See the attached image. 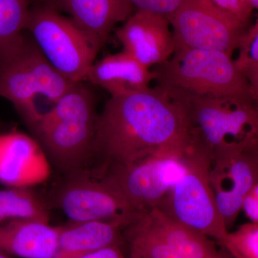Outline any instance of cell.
Instances as JSON below:
<instances>
[{"instance_id":"6da1fadb","label":"cell","mask_w":258,"mask_h":258,"mask_svg":"<svg viewBox=\"0 0 258 258\" xmlns=\"http://www.w3.org/2000/svg\"><path fill=\"white\" fill-rule=\"evenodd\" d=\"M191 142L181 107L158 87L111 96L97 120L94 171L128 165L161 151L185 152Z\"/></svg>"},{"instance_id":"52a82bcc","label":"cell","mask_w":258,"mask_h":258,"mask_svg":"<svg viewBox=\"0 0 258 258\" xmlns=\"http://www.w3.org/2000/svg\"><path fill=\"white\" fill-rule=\"evenodd\" d=\"M25 31L42 55L70 82L86 81L99 50L69 18L39 1L30 10Z\"/></svg>"},{"instance_id":"5b68a950","label":"cell","mask_w":258,"mask_h":258,"mask_svg":"<svg viewBox=\"0 0 258 258\" xmlns=\"http://www.w3.org/2000/svg\"><path fill=\"white\" fill-rule=\"evenodd\" d=\"M159 88L181 107L191 139L205 147L210 155L228 146L258 140L255 102L210 98Z\"/></svg>"},{"instance_id":"7a4b0ae2","label":"cell","mask_w":258,"mask_h":258,"mask_svg":"<svg viewBox=\"0 0 258 258\" xmlns=\"http://www.w3.org/2000/svg\"><path fill=\"white\" fill-rule=\"evenodd\" d=\"M96 96L83 82L75 83L31 128L45 154L59 169L82 170L92 158L97 120Z\"/></svg>"},{"instance_id":"e0dca14e","label":"cell","mask_w":258,"mask_h":258,"mask_svg":"<svg viewBox=\"0 0 258 258\" xmlns=\"http://www.w3.org/2000/svg\"><path fill=\"white\" fill-rule=\"evenodd\" d=\"M118 222H73L59 227L58 248L55 258H81L98 249L118 246L125 242Z\"/></svg>"},{"instance_id":"d6986e66","label":"cell","mask_w":258,"mask_h":258,"mask_svg":"<svg viewBox=\"0 0 258 258\" xmlns=\"http://www.w3.org/2000/svg\"><path fill=\"white\" fill-rule=\"evenodd\" d=\"M15 220L50 222L46 205L30 187L13 186L0 190V225Z\"/></svg>"},{"instance_id":"30bf717a","label":"cell","mask_w":258,"mask_h":258,"mask_svg":"<svg viewBox=\"0 0 258 258\" xmlns=\"http://www.w3.org/2000/svg\"><path fill=\"white\" fill-rule=\"evenodd\" d=\"M69 175L57 191L56 202L71 222L113 221L126 226L138 213L92 171L82 169Z\"/></svg>"},{"instance_id":"277c9868","label":"cell","mask_w":258,"mask_h":258,"mask_svg":"<svg viewBox=\"0 0 258 258\" xmlns=\"http://www.w3.org/2000/svg\"><path fill=\"white\" fill-rule=\"evenodd\" d=\"M154 67L152 71L159 87L257 103L232 57L220 51L176 47L169 60Z\"/></svg>"},{"instance_id":"ac0fdd59","label":"cell","mask_w":258,"mask_h":258,"mask_svg":"<svg viewBox=\"0 0 258 258\" xmlns=\"http://www.w3.org/2000/svg\"><path fill=\"white\" fill-rule=\"evenodd\" d=\"M141 218L161 240L186 258H204L216 253L208 237L169 216L159 208L139 212Z\"/></svg>"},{"instance_id":"2e32d148","label":"cell","mask_w":258,"mask_h":258,"mask_svg":"<svg viewBox=\"0 0 258 258\" xmlns=\"http://www.w3.org/2000/svg\"><path fill=\"white\" fill-rule=\"evenodd\" d=\"M59 227L47 222L15 220L0 225V252L21 258H55Z\"/></svg>"},{"instance_id":"ffe728a7","label":"cell","mask_w":258,"mask_h":258,"mask_svg":"<svg viewBox=\"0 0 258 258\" xmlns=\"http://www.w3.org/2000/svg\"><path fill=\"white\" fill-rule=\"evenodd\" d=\"M130 248V257L136 258H186L161 240L144 223L139 212L123 230Z\"/></svg>"},{"instance_id":"4fadbf2b","label":"cell","mask_w":258,"mask_h":258,"mask_svg":"<svg viewBox=\"0 0 258 258\" xmlns=\"http://www.w3.org/2000/svg\"><path fill=\"white\" fill-rule=\"evenodd\" d=\"M46 154L37 141L27 134H0V182L9 187L43 182L50 175Z\"/></svg>"},{"instance_id":"4dcf8cb0","label":"cell","mask_w":258,"mask_h":258,"mask_svg":"<svg viewBox=\"0 0 258 258\" xmlns=\"http://www.w3.org/2000/svg\"><path fill=\"white\" fill-rule=\"evenodd\" d=\"M129 258H136V257H130Z\"/></svg>"},{"instance_id":"ba28073f","label":"cell","mask_w":258,"mask_h":258,"mask_svg":"<svg viewBox=\"0 0 258 258\" xmlns=\"http://www.w3.org/2000/svg\"><path fill=\"white\" fill-rule=\"evenodd\" d=\"M187 150V149H186ZM161 151L96 173L137 212L159 208L183 171L185 152Z\"/></svg>"},{"instance_id":"9a60e30c","label":"cell","mask_w":258,"mask_h":258,"mask_svg":"<svg viewBox=\"0 0 258 258\" xmlns=\"http://www.w3.org/2000/svg\"><path fill=\"white\" fill-rule=\"evenodd\" d=\"M154 80L152 71L123 51L93 62L86 78V81L106 90L111 96L146 91Z\"/></svg>"},{"instance_id":"603a6c76","label":"cell","mask_w":258,"mask_h":258,"mask_svg":"<svg viewBox=\"0 0 258 258\" xmlns=\"http://www.w3.org/2000/svg\"><path fill=\"white\" fill-rule=\"evenodd\" d=\"M233 258H258V223L242 224L220 242Z\"/></svg>"},{"instance_id":"8fae6325","label":"cell","mask_w":258,"mask_h":258,"mask_svg":"<svg viewBox=\"0 0 258 258\" xmlns=\"http://www.w3.org/2000/svg\"><path fill=\"white\" fill-rule=\"evenodd\" d=\"M210 181L228 230L241 211L244 197L258 183V140L215 151L211 156Z\"/></svg>"},{"instance_id":"f1b7e54d","label":"cell","mask_w":258,"mask_h":258,"mask_svg":"<svg viewBox=\"0 0 258 258\" xmlns=\"http://www.w3.org/2000/svg\"><path fill=\"white\" fill-rule=\"evenodd\" d=\"M247 5L252 8V10H257L258 8V0H245Z\"/></svg>"},{"instance_id":"f546056e","label":"cell","mask_w":258,"mask_h":258,"mask_svg":"<svg viewBox=\"0 0 258 258\" xmlns=\"http://www.w3.org/2000/svg\"><path fill=\"white\" fill-rule=\"evenodd\" d=\"M0 258H10L8 257V254L3 253V252H0Z\"/></svg>"},{"instance_id":"d4e9b609","label":"cell","mask_w":258,"mask_h":258,"mask_svg":"<svg viewBox=\"0 0 258 258\" xmlns=\"http://www.w3.org/2000/svg\"><path fill=\"white\" fill-rule=\"evenodd\" d=\"M186 0H131L137 10H146L169 18Z\"/></svg>"},{"instance_id":"83f0119b","label":"cell","mask_w":258,"mask_h":258,"mask_svg":"<svg viewBox=\"0 0 258 258\" xmlns=\"http://www.w3.org/2000/svg\"><path fill=\"white\" fill-rule=\"evenodd\" d=\"M204 258H232L230 254L226 253V252H220L217 250L216 253L212 254V255L208 256V257Z\"/></svg>"},{"instance_id":"8992f818","label":"cell","mask_w":258,"mask_h":258,"mask_svg":"<svg viewBox=\"0 0 258 258\" xmlns=\"http://www.w3.org/2000/svg\"><path fill=\"white\" fill-rule=\"evenodd\" d=\"M211 155L191 139L183 157V171L164 203L162 211L218 242L228 232L217 208L210 181Z\"/></svg>"},{"instance_id":"cb8c5ba5","label":"cell","mask_w":258,"mask_h":258,"mask_svg":"<svg viewBox=\"0 0 258 258\" xmlns=\"http://www.w3.org/2000/svg\"><path fill=\"white\" fill-rule=\"evenodd\" d=\"M219 10L248 28L252 17V8L245 0H208Z\"/></svg>"},{"instance_id":"44dd1931","label":"cell","mask_w":258,"mask_h":258,"mask_svg":"<svg viewBox=\"0 0 258 258\" xmlns=\"http://www.w3.org/2000/svg\"><path fill=\"white\" fill-rule=\"evenodd\" d=\"M37 0H0V55L25 32L30 10Z\"/></svg>"},{"instance_id":"5bb4252c","label":"cell","mask_w":258,"mask_h":258,"mask_svg":"<svg viewBox=\"0 0 258 258\" xmlns=\"http://www.w3.org/2000/svg\"><path fill=\"white\" fill-rule=\"evenodd\" d=\"M60 13L69 15L93 46L100 50L115 25L134 13L131 0H40Z\"/></svg>"},{"instance_id":"7c38bea8","label":"cell","mask_w":258,"mask_h":258,"mask_svg":"<svg viewBox=\"0 0 258 258\" xmlns=\"http://www.w3.org/2000/svg\"><path fill=\"white\" fill-rule=\"evenodd\" d=\"M170 25L164 15L137 10L117 30L116 36L123 52L149 69L165 62L175 51Z\"/></svg>"},{"instance_id":"1f68e13d","label":"cell","mask_w":258,"mask_h":258,"mask_svg":"<svg viewBox=\"0 0 258 258\" xmlns=\"http://www.w3.org/2000/svg\"><path fill=\"white\" fill-rule=\"evenodd\" d=\"M0 125H1V123H0Z\"/></svg>"},{"instance_id":"4316f807","label":"cell","mask_w":258,"mask_h":258,"mask_svg":"<svg viewBox=\"0 0 258 258\" xmlns=\"http://www.w3.org/2000/svg\"><path fill=\"white\" fill-rule=\"evenodd\" d=\"M81 258H128L125 257L124 254L118 246H111V247H105L98 249L83 256Z\"/></svg>"},{"instance_id":"3957f363","label":"cell","mask_w":258,"mask_h":258,"mask_svg":"<svg viewBox=\"0 0 258 258\" xmlns=\"http://www.w3.org/2000/svg\"><path fill=\"white\" fill-rule=\"evenodd\" d=\"M74 84L52 67L25 33L0 55V96L14 106L30 129L42 113L37 106V96L54 104Z\"/></svg>"},{"instance_id":"7402d4cb","label":"cell","mask_w":258,"mask_h":258,"mask_svg":"<svg viewBox=\"0 0 258 258\" xmlns=\"http://www.w3.org/2000/svg\"><path fill=\"white\" fill-rule=\"evenodd\" d=\"M235 67L245 78L254 101L258 102V21L244 32L238 47Z\"/></svg>"},{"instance_id":"9c48e42d","label":"cell","mask_w":258,"mask_h":258,"mask_svg":"<svg viewBox=\"0 0 258 258\" xmlns=\"http://www.w3.org/2000/svg\"><path fill=\"white\" fill-rule=\"evenodd\" d=\"M168 20L176 47L220 51L231 57L247 29L208 0H186Z\"/></svg>"},{"instance_id":"484cf974","label":"cell","mask_w":258,"mask_h":258,"mask_svg":"<svg viewBox=\"0 0 258 258\" xmlns=\"http://www.w3.org/2000/svg\"><path fill=\"white\" fill-rule=\"evenodd\" d=\"M241 210H244L250 222L258 223V183L244 197Z\"/></svg>"}]
</instances>
